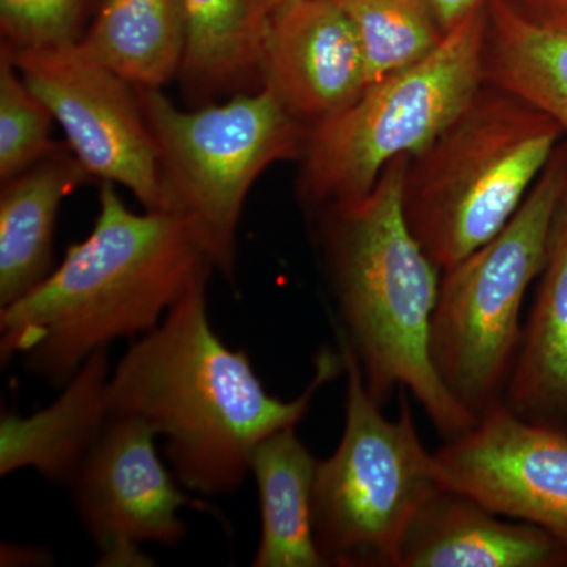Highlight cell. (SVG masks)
<instances>
[{"instance_id": "1", "label": "cell", "mask_w": 567, "mask_h": 567, "mask_svg": "<svg viewBox=\"0 0 567 567\" xmlns=\"http://www.w3.org/2000/svg\"><path fill=\"white\" fill-rule=\"evenodd\" d=\"M212 271L197 276L151 333L134 339L107 385L110 417H134L164 436L182 486L229 495L265 436L298 425L317 391L346 371L341 350L323 349L315 379L292 401L271 395L244 349L224 344L207 306Z\"/></svg>"}, {"instance_id": "2", "label": "cell", "mask_w": 567, "mask_h": 567, "mask_svg": "<svg viewBox=\"0 0 567 567\" xmlns=\"http://www.w3.org/2000/svg\"><path fill=\"white\" fill-rule=\"evenodd\" d=\"M215 271L192 226L173 212L130 210L100 183L87 238L47 278L0 309V360L63 386L96 350L158 327L189 284Z\"/></svg>"}, {"instance_id": "3", "label": "cell", "mask_w": 567, "mask_h": 567, "mask_svg": "<svg viewBox=\"0 0 567 567\" xmlns=\"http://www.w3.org/2000/svg\"><path fill=\"white\" fill-rule=\"evenodd\" d=\"M409 156L388 164L371 193L319 210V238L330 276L338 334L352 350L369 394L385 405L412 393L447 440L477 417L436 374L431 331L443 270L416 240L404 212Z\"/></svg>"}, {"instance_id": "4", "label": "cell", "mask_w": 567, "mask_h": 567, "mask_svg": "<svg viewBox=\"0 0 567 567\" xmlns=\"http://www.w3.org/2000/svg\"><path fill=\"white\" fill-rule=\"evenodd\" d=\"M563 137L543 111L484 82L461 117L406 166L405 218L429 257L446 270L494 238Z\"/></svg>"}, {"instance_id": "5", "label": "cell", "mask_w": 567, "mask_h": 567, "mask_svg": "<svg viewBox=\"0 0 567 567\" xmlns=\"http://www.w3.org/2000/svg\"><path fill=\"white\" fill-rule=\"evenodd\" d=\"M487 7L446 32L423 61L372 82L308 130L298 189L309 207L361 199L388 164L415 158L461 117L484 84Z\"/></svg>"}, {"instance_id": "6", "label": "cell", "mask_w": 567, "mask_h": 567, "mask_svg": "<svg viewBox=\"0 0 567 567\" xmlns=\"http://www.w3.org/2000/svg\"><path fill=\"white\" fill-rule=\"evenodd\" d=\"M566 192L563 141L514 218L443 270L432 320V363L446 390L476 417L505 398L524 336L522 308L546 265Z\"/></svg>"}, {"instance_id": "7", "label": "cell", "mask_w": 567, "mask_h": 567, "mask_svg": "<svg viewBox=\"0 0 567 567\" xmlns=\"http://www.w3.org/2000/svg\"><path fill=\"white\" fill-rule=\"evenodd\" d=\"M137 93L155 142L163 212L182 216L213 268L235 282L246 197L268 167L301 158L308 128L264 87L186 111L162 89Z\"/></svg>"}, {"instance_id": "8", "label": "cell", "mask_w": 567, "mask_h": 567, "mask_svg": "<svg viewBox=\"0 0 567 567\" xmlns=\"http://www.w3.org/2000/svg\"><path fill=\"white\" fill-rule=\"evenodd\" d=\"M336 339L346 364V424L334 453L317 465V547L327 566L395 567L417 511L443 486L434 453L417 434L406 391L401 390L399 416L383 415L352 350Z\"/></svg>"}, {"instance_id": "9", "label": "cell", "mask_w": 567, "mask_h": 567, "mask_svg": "<svg viewBox=\"0 0 567 567\" xmlns=\"http://www.w3.org/2000/svg\"><path fill=\"white\" fill-rule=\"evenodd\" d=\"M9 51L92 178L125 186L145 210H163L155 142L136 85L96 61L80 41Z\"/></svg>"}, {"instance_id": "10", "label": "cell", "mask_w": 567, "mask_h": 567, "mask_svg": "<svg viewBox=\"0 0 567 567\" xmlns=\"http://www.w3.org/2000/svg\"><path fill=\"white\" fill-rule=\"evenodd\" d=\"M155 436L134 417H110L69 483L99 566L155 565L142 546H177L186 533L178 511L207 507L175 484L156 453Z\"/></svg>"}, {"instance_id": "11", "label": "cell", "mask_w": 567, "mask_h": 567, "mask_svg": "<svg viewBox=\"0 0 567 567\" xmlns=\"http://www.w3.org/2000/svg\"><path fill=\"white\" fill-rule=\"evenodd\" d=\"M436 477L499 516L546 529L567 546V435L499 402L434 453Z\"/></svg>"}, {"instance_id": "12", "label": "cell", "mask_w": 567, "mask_h": 567, "mask_svg": "<svg viewBox=\"0 0 567 567\" xmlns=\"http://www.w3.org/2000/svg\"><path fill=\"white\" fill-rule=\"evenodd\" d=\"M260 85L306 128L344 111L369 85L363 50L336 0H286L260 39Z\"/></svg>"}, {"instance_id": "13", "label": "cell", "mask_w": 567, "mask_h": 567, "mask_svg": "<svg viewBox=\"0 0 567 567\" xmlns=\"http://www.w3.org/2000/svg\"><path fill=\"white\" fill-rule=\"evenodd\" d=\"M567 566V546L527 522H507L472 496L436 491L417 511L395 567Z\"/></svg>"}, {"instance_id": "14", "label": "cell", "mask_w": 567, "mask_h": 567, "mask_svg": "<svg viewBox=\"0 0 567 567\" xmlns=\"http://www.w3.org/2000/svg\"><path fill=\"white\" fill-rule=\"evenodd\" d=\"M107 349L96 350L62 393L31 416L3 413L0 476L33 468L51 483L69 486L110 421Z\"/></svg>"}, {"instance_id": "15", "label": "cell", "mask_w": 567, "mask_h": 567, "mask_svg": "<svg viewBox=\"0 0 567 567\" xmlns=\"http://www.w3.org/2000/svg\"><path fill=\"white\" fill-rule=\"evenodd\" d=\"M93 181L69 144L55 142L39 162L0 188V308L14 303L54 270V233L66 196Z\"/></svg>"}, {"instance_id": "16", "label": "cell", "mask_w": 567, "mask_h": 567, "mask_svg": "<svg viewBox=\"0 0 567 567\" xmlns=\"http://www.w3.org/2000/svg\"><path fill=\"white\" fill-rule=\"evenodd\" d=\"M503 402L524 420L567 435V192Z\"/></svg>"}, {"instance_id": "17", "label": "cell", "mask_w": 567, "mask_h": 567, "mask_svg": "<svg viewBox=\"0 0 567 567\" xmlns=\"http://www.w3.org/2000/svg\"><path fill=\"white\" fill-rule=\"evenodd\" d=\"M319 461L297 425L265 436L251 457L260 506V539L254 567H324L317 547L312 491Z\"/></svg>"}, {"instance_id": "18", "label": "cell", "mask_w": 567, "mask_h": 567, "mask_svg": "<svg viewBox=\"0 0 567 567\" xmlns=\"http://www.w3.org/2000/svg\"><path fill=\"white\" fill-rule=\"evenodd\" d=\"M185 54L177 80L194 106L259 91L264 13L259 0H182Z\"/></svg>"}, {"instance_id": "19", "label": "cell", "mask_w": 567, "mask_h": 567, "mask_svg": "<svg viewBox=\"0 0 567 567\" xmlns=\"http://www.w3.org/2000/svg\"><path fill=\"white\" fill-rule=\"evenodd\" d=\"M484 82L548 115L567 141V28L507 0L487 7Z\"/></svg>"}, {"instance_id": "20", "label": "cell", "mask_w": 567, "mask_h": 567, "mask_svg": "<svg viewBox=\"0 0 567 567\" xmlns=\"http://www.w3.org/2000/svg\"><path fill=\"white\" fill-rule=\"evenodd\" d=\"M80 43L136 87L163 89L185 54L182 0H100Z\"/></svg>"}, {"instance_id": "21", "label": "cell", "mask_w": 567, "mask_h": 567, "mask_svg": "<svg viewBox=\"0 0 567 567\" xmlns=\"http://www.w3.org/2000/svg\"><path fill=\"white\" fill-rule=\"evenodd\" d=\"M363 50L369 84L409 69L446 35L427 0H336Z\"/></svg>"}, {"instance_id": "22", "label": "cell", "mask_w": 567, "mask_h": 567, "mask_svg": "<svg viewBox=\"0 0 567 567\" xmlns=\"http://www.w3.org/2000/svg\"><path fill=\"white\" fill-rule=\"evenodd\" d=\"M54 115L25 84L9 48L0 44V181H9L54 147Z\"/></svg>"}, {"instance_id": "23", "label": "cell", "mask_w": 567, "mask_h": 567, "mask_svg": "<svg viewBox=\"0 0 567 567\" xmlns=\"http://www.w3.org/2000/svg\"><path fill=\"white\" fill-rule=\"evenodd\" d=\"M100 0H0V35L10 50L78 43Z\"/></svg>"}, {"instance_id": "24", "label": "cell", "mask_w": 567, "mask_h": 567, "mask_svg": "<svg viewBox=\"0 0 567 567\" xmlns=\"http://www.w3.org/2000/svg\"><path fill=\"white\" fill-rule=\"evenodd\" d=\"M434 10L436 20L442 24L443 31L450 32L458 22L481 9H486L492 0H427Z\"/></svg>"}, {"instance_id": "25", "label": "cell", "mask_w": 567, "mask_h": 567, "mask_svg": "<svg viewBox=\"0 0 567 567\" xmlns=\"http://www.w3.org/2000/svg\"><path fill=\"white\" fill-rule=\"evenodd\" d=\"M540 20L567 28V0H507Z\"/></svg>"}, {"instance_id": "26", "label": "cell", "mask_w": 567, "mask_h": 567, "mask_svg": "<svg viewBox=\"0 0 567 567\" xmlns=\"http://www.w3.org/2000/svg\"><path fill=\"white\" fill-rule=\"evenodd\" d=\"M48 561H52V558L41 548L2 547V566H43Z\"/></svg>"}, {"instance_id": "27", "label": "cell", "mask_w": 567, "mask_h": 567, "mask_svg": "<svg viewBox=\"0 0 567 567\" xmlns=\"http://www.w3.org/2000/svg\"><path fill=\"white\" fill-rule=\"evenodd\" d=\"M260 7H262L264 13L267 14L270 13L271 10H275L276 7L281 6L282 2H286V0H259Z\"/></svg>"}]
</instances>
